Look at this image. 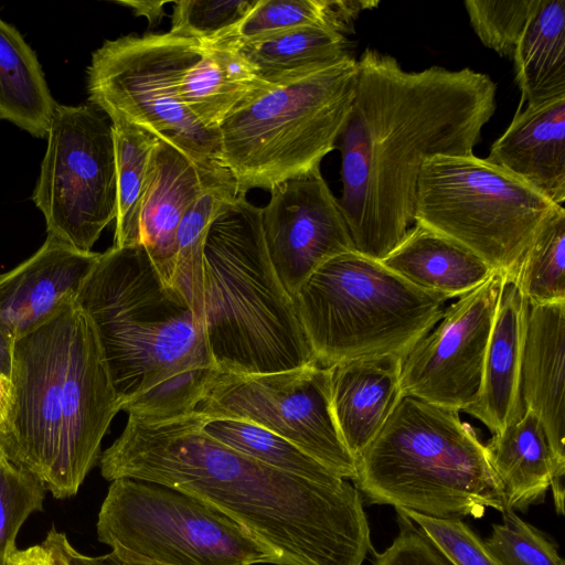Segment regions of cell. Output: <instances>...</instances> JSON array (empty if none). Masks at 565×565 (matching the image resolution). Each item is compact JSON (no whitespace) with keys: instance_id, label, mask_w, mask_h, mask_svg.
Segmentation results:
<instances>
[{"instance_id":"ee69618b","label":"cell","mask_w":565,"mask_h":565,"mask_svg":"<svg viewBox=\"0 0 565 565\" xmlns=\"http://www.w3.org/2000/svg\"><path fill=\"white\" fill-rule=\"evenodd\" d=\"M68 553L73 565H121L110 553L102 556H88L79 553L72 545Z\"/></svg>"},{"instance_id":"d6986e66","label":"cell","mask_w":565,"mask_h":565,"mask_svg":"<svg viewBox=\"0 0 565 565\" xmlns=\"http://www.w3.org/2000/svg\"><path fill=\"white\" fill-rule=\"evenodd\" d=\"M529 309L513 275L502 274L480 390L475 402L462 411L492 435L516 422L524 412L520 382Z\"/></svg>"},{"instance_id":"d6a6232c","label":"cell","mask_w":565,"mask_h":565,"mask_svg":"<svg viewBox=\"0 0 565 565\" xmlns=\"http://www.w3.org/2000/svg\"><path fill=\"white\" fill-rule=\"evenodd\" d=\"M258 0L174 1L170 32L212 44L233 36Z\"/></svg>"},{"instance_id":"4dcf8cb0","label":"cell","mask_w":565,"mask_h":565,"mask_svg":"<svg viewBox=\"0 0 565 565\" xmlns=\"http://www.w3.org/2000/svg\"><path fill=\"white\" fill-rule=\"evenodd\" d=\"M202 429L232 449L280 471L327 483L341 479L289 440L255 424L204 418Z\"/></svg>"},{"instance_id":"7c38bea8","label":"cell","mask_w":565,"mask_h":565,"mask_svg":"<svg viewBox=\"0 0 565 565\" xmlns=\"http://www.w3.org/2000/svg\"><path fill=\"white\" fill-rule=\"evenodd\" d=\"M32 200L47 235L92 252L116 217V161L111 124L94 106L56 104Z\"/></svg>"},{"instance_id":"6da1fadb","label":"cell","mask_w":565,"mask_h":565,"mask_svg":"<svg viewBox=\"0 0 565 565\" xmlns=\"http://www.w3.org/2000/svg\"><path fill=\"white\" fill-rule=\"evenodd\" d=\"M337 140L339 205L355 250L382 260L414 224L419 174L437 156L473 153L497 108V85L469 67L405 71L366 47Z\"/></svg>"},{"instance_id":"30bf717a","label":"cell","mask_w":565,"mask_h":565,"mask_svg":"<svg viewBox=\"0 0 565 565\" xmlns=\"http://www.w3.org/2000/svg\"><path fill=\"white\" fill-rule=\"evenodd\" d=\"M556 205L486 158L437 156L423 164L414 222L513 274Z\"/></svg>"},{"instance_id":"e0dca14e","label":"cell","mask_w":565,"mask_h":565,"mask_svg":"<svg viewBox=\"0 0 565 565\" xmlns=\"http://www.w3.org/2000/svg\"><path fill=\"white\" fill-rule=\"evenodd\" d=\"M228 168L222 160L199 164L159 139L150 158L140 212V244L172 286L178 227L205 188Z\"/></svg>"},{"instance_id":"f6af8a7d","label":"cell","mask_w":565,"mask_h":565,"mask_svg":"<svg viewBox=\"0 0 565 565\" xmlns=\"http://www.w3.org/2000/svg\"><path fill=\"white\" fill-rule=\"evenodd\" d=\"M3 456H4V452H3L2 447L0 445V458H2Z\"/></svg>"},{"instance_id":"603a6c76","label":"cell","mask_w":565,"mask_h":565,"mask_svg":"<svg viewBox=\"0 0 565 565\" xmlns=\"http://www.w3.org/2000/svg\"><path fill=\"white\" fill-rule=\"evenodd\" d=\"M380 262L414 286L447 300L466 295L497 273L462 245L415 222Z\"/></svg>"},{"instance_id":"8fae6325","label":"cell","mask_w":565,"mask_h":565,"mask_svg":"<svg viewBox=\"0 0 565 565\" xmlns=\"http://www.w3.org/2000/svg\"><path fill=\"white\" fill-rule=\"evenodd\" d=\"M201 47L196 40L170 31L105 41L87 68L88 99L111 122L171 142L199 164L221 160L218 134L191 115L178 92Z\"/></svg>"},{"instance_id":"4316f807","label":"cell","mask_w":565,"mask_h":565,"mask_svg":"<svg viewBox=\"0 0 565 565\" xmlns=\"http://www.w3.org/2000/svg\"><path fill=\"white\" fill-rule=\"evenodd\" d=\"M56 104L35 53L20 32L0 18V118L42 138Z\"/></svg>"},{"instance_id":"8d00e7d4","label":"cell","mask_w":565,"mask_h":565,"mask_svg":"<svg viewBox=\"0 0 565 565\" xmlns=\"http://www.w3.org/2000/svg\"><path fill=\"white\" fill-rule=\"evenodd\" d=\"M213 370L200 367L172 376L125 404L121 411L153 417L193 412Z\"/></svg>"},{"instance_id":"277c9868","label":"cell","mask_w":565,"mask_h":565,"mask_svg":"<svg viewBox=\"0 0 565 565\" xmlns=\"http://www.w3.org/2000/svg\"><path fill=\"white\" fill-rule=\"evenodd\" d=\"M202 318L214 369L266 374L317 364L294 298L269 259L260 207L238 195L209 226Z\"/></svg>"},{"instance_id":"ffe728a7","label":"cell","mask_w":565,"mask_h":565,"mask_svg":"<svg viewBox=\"0 0 565 565\" xmlns=\"http://www.w3.org/2000/svg\"><path fill=\"white\" fill-rule=\"evenodd\" d=\"M565 301L530 305L521 364L524 411L541 422L556 459L565 463Z\"/></svg>"},{"instance_id":"8992f818","label":"cell","mask_w":565,"mask_h":565,"mask_svg":"<svg viewBox=\"0 0 565 565\" xmlns=\"http://www.w3.org/2000/svg\"><path fill=\"white\" fill-rule=\"evenodd\" d=\"M75 301L94 327L120 411L172 376L214 369L202 323L141 244L100 253Z\"/></svg>"},{"instance_id":"ab89813d","label":"cell","mask_w":565,"mask_h":565,"mask_svg":"<svg viewBox=\"0 0 565 565\" xmlns=\"http://www.w3.org/2000/svg\"><path fill=\"white\" fill-rule=\"evenodd\" d=\"M70 546L66 534L53 525L40 544L17 548L4 558L2 565H73Z\"/></svg>"},{"instance_id":"5bb4252c","label":"cell","mask_w":565,"mask_h":565,"mask_svg":"<svg viewBox=\"0 0 565 565\" xmlns=\"http://www.w3.org/2000/svg\"><path fill=\"white\" fill-rule=\"evenodd\" d=\"M502 274L446 306L441 318L406 354L403 396L462 412L478 396Z\"/></svg>"},{"instance_id":"9a60e30c","label":"cell","mask_w":565,"mask_h":565,"mask_svg":"<svg viewBox=\"0 0 565 565\" xmlns=\"http://www.w3.org/2000/svg\"><path fill=\"white\" fill-rule=\"evenodd\" d=\"M260 207V223L271 265L294 298L320 266L356 252L338 202L320 167L276 184Z\"/></svg>"},{"instance_id":"d590c367","label":"cell","mask_w":565,"mask_h":565,"mask_svg":"<svg viewBox=\"0 0 565 565\" xmlns=\"http://www.w3.org/2000/svg\"><path fill=\"white\" fill-rule=\"evenodd\" d=\"M535 0H467L470 24L482 44L512 58Z\"/></svg>"},{"instance_id":"d4e9b609","label":"cell","mask_w":565,"mask_h":565,"mask_svg":"<svg viewBox=\"0 0 565 565\" xmlns=\"http://www.w3.org/2000/svg\"><path fill=\"white\" fill-rule=\"evenodd\" d=\"M511 60L518 109L565 95V0H535Z\"/></svg>"},{"instance_id":"7bdbcfd3","label":"cell","mask_w":565,"mask_h":565,"mask_svg":"<svg viewBox=\"0 0 565 565\" xmlns=\"http://www.w3.org/2000/svg\"><path fill=\"white\" fill-rule=\"evenodd\" d=\"M11 402V383L10 380L0 376V436H2L8 426L9 412Z\"/></svg>"},{"instance_id":"7a4b0ae2","label":"cell","mask_w":565,"mask_h":565,"mask_svg":"<svg viewBox=\"0 0 565 565\" xmlns=\"http://www.w3.org/2000/svg\"><path fill=\"white\" fill-rule=\"evenodd\" d=\"M195 411L128 414L100 455L102 476L157 482L220 509L269 548L277 565H363L372 551L362 495L347 479L319 482L256 461L207 435Z\"/></svg>"},{"instance_id":"e575fe53","label":"cell","mask_w":565,"mask_h":565,"mask_svg":"<svg viewBox=\"0 0 565 565\" xmlns=\"http://www.w3.org/2000/svg\"><path fill=\"white\" fill-rule=\"evenodd\" d=\"M487 551L502 565H565L556 545L515 511L502 512L483 541Z\"/></svg>"},{"instance_id":"3957f363","label":"cell","mask_w":565,"mask_h":565,"mask_svg":"<svg viewBox=\"0 0 565 565\" xmlns=\"http://www.w3.org/2000/svg\"><path fill=\"white\" fill-rule=\"evenodd\" d=\"M4 456L56 499L75 495L120 411L94 327L75 300L14 341Z\"/></svg>"},{"instance_id":"9c48e42d","label":"cell","mask_w":565,"mask_h":565,"mask_svg":"<svg viewBox=\"0 0 565 565\" xmlns=\"http://www.w3.org/2000/svg\"><path fill=\"white\" fill-rule=\"evenodd\" d=\"M98 541L126 565H277L275 554L206 501L157 482L110 481Z\"/></svg>"},{"instance_id":"83f0119b","label":"cell","mask_w":565,"mask_h":565,"mask_svg":"<svg viewBox=\"0 0 565 565\" xmlns=\"http://www.w3.org/2000/svg\"><path fill=\"white\" fill-rule=\"evenodd\" d=\"M376 6L362 0H258L237 32L215 43L237 44L302 26H324L348 36L360 14Z\"/></svg>"},{"instance_id":"cb8c5ba5","label":"cell","mask_w":565,"mask_h":565,"mask_svg":"<svg viewBox=\"0 0 565 565\" xmlns=\"http://www.w3.org/2000/svg\"><path fill=\"white\" fill-rule=\"evenodd\" d=\"M254 66L233 46L202 44L199 57L179 82V97L191 115L209 131L267 89Z\"/></svg>"},{"instance_id":"44dd1931","label":"cell","mask_w":565,"mask_h":565,"mask_svg":"<svg viewBox=\"0 0 565 565\" xmlns=\"http://www.w3.org/2000/svg\"><path fill=\"white\" fill-rule=\"evenodd\" d=\"M502 486L507 509L526 511L552 490L556 512L564 513L565 463L558 461L539 418L530 411L484 444Z\"/></svg>"},{"instance_id":"52a82bcc","label":"cell","mask_w":565,"mask_h":565,"mask_svg":"<svg viewBox=\"0 0 565 565\" xmlns=\"http://www.w3.org/2000/svg\"><path fill=\"white\" fill-rule=\"evenodd\" d=\"M294 301L317 364L329 367L372 356L404 359L439 321L447 299L350 252L320 266Z\"/></svg>"},{"instance_id":"f35d334b","label":"cell","mask_w":565,"mask_h":565,"mask_svg":"<svg viewBox=\"0 0 565 565\" xmlns=\"http://www.w3.org/2000/svg\"><path fill=\"white\" fill-rule=\"evenodd\" d=\"M396 512L398 533L388 547L374 554V565H456L416 523Z\"/></svg>"},{"instance_id":"bcb514c9","label":"cell","mask_w":565,"mask_h":565,"mask_svg":"<svg viewBox=\"0 0 565 565\" xmlns=\"http://www.w3.org/2000/svg\"><path fill=\"white\" fill-rule=\"evenodd\" d=\"M120 563V562H119ZM121 564V563H120ZM121 565H126V564H121Z\"/></svg>"},{"instance_id":"74e56055","label":"cell","mask_w":565,"mask_h":565,"mask_svg":"<svg viewBox=\"0 0 565 565\" xmlns=\"http://www.w3.org/2000/svg\"><path fill=\"white\" fill-rule=\"evenodd\" d=\"M401 511L456 565H502L487 551L483 541L461 520L435 519L412 511Z\"/></svg>"},{"instance_id":"5b68a950","label":"cell","mask_w":565,"mask_h":565,"mask_svg":"<svg viewBox=\"0 0 565 565\" xmlns=\"http://www.w3.org/2000/svg\"><path fill=\"white\" fill-rule=\"evenodd\" d=\"M459 413L403 396L356 458L360 493L372 504L435 519L508 510L486 445Z\"/></svg>"},{"instance_id":"7402d4cb","label":"cell","mask_w":565,"mask_h":565,"mask_svg":"<svg viewBox=\"0 0 565 565\" xmlns=\"http://www.w3.org/2000/svg\"><path fill=\"white\" fill-rule=\"evenodd\" d=\"M402 362V358L383 355L330 366L332 412L341 437L355 460L403 397Z\"/></svg>"},{"instance_id":"f1b7e54d","label":"cell","mask_w":565,"mask_h":565,"mask_svg":"<svg viewBox=\"0 0 565 565\" xmlns=\"http://www.w3.org/2000/svg\"><path fill=\"white\" fill-rule=\"evenodd\" d=\"M237 196L234 177L226 170L205 188L178 227L172 287L185 298L202 326L203 250L206 234L217 213Z\"/></svg>"},{"instance_id":"ba28073f","label":"cell","mask_w":565,"mask_h":565,"mask_svg":"<svg viewBox=\"0 0 565 565\" xmlns=\"http://www.w3.org/2000/svg\"><path fill=\"white\" fill-rule=\"evenodd\" d=\"M358 63L347 58L291 81L270 85L217 129L220 156L238 195L320 167L335 149L350 114Z\"/></svg>"},{"instance_id":"b9f144b4","label":"cell","mask_w":565,"mask_h":565,"mask_svg":"<svg viewBox=\"0 0 565 565\" xmlns=\"http://www.w3.org/2000/svg\"><path fill=\"white\" fill-rule=\"evenodd\" d=\"M15 339L0 329V376L10 380Z\"/></svg>"},{"instance_id":"ac0fdd59","label":"cell","mask_w":565,"mask_h":565,"mask_svg":"<svg viewBox=\"0 0 565 565\" xmlns=\"http://www.w3.org/2000/svg\"><path fill=\"white\" fill-rule=\"evenodd\" d=\"M486 159L552 203L563 206L565 95L516 109Z\"/></svg>"},{"instance_id":"4fadbf2b","label":"cell","mask_w":565,"mask_h":565,"mask_svg":"<svg viewBox=\"0 0 565 565\" xmlns=\"http://www.w3.org/2000/svg\"><path fill=\"white\" fill-rule=\"evenodd\" d=\"M206 419L255 424L289 440L335 475L353 481L356 460L331 405V367L318 364L266 374L213 370L194 409Z\"/></svg>"},{"instance_id":"836d02e7","label":"cell","mask_w":565,"mask_h":565,"mask_svg":"<svg viewBox=\"0 0 565 565\" xmlns=\"http://www.w3.org/2000/svg\"><path fill=\"white\" fill-rule=\"evenodd\" d=\"M44 484L32 473L0 458V565L15 551L17 535L34 512L43 510Z\"/></svg>"},{"instance_id":"1f68e13d","label":"cell","mask_w":565,"mask_h":565,"mask_svg":"<svg viewBox=\"0 0 565 565\" xmlns=\"http://www.w3.org/2000/svg\"><path fill=\"white\" fill-rule=\"evenodd\" d=\"M512 275L529 305L565 301V210L543 225Z\"/></svg>"},{"instance_id":"60d3db41","label":"cell","mask_w":565,"mask_h":565,"mask_svg":"<svg viewBox=\"0 0 565 565\" xmlns=\"http://www.w3.org/2000/svg\"><path fill=\"white\" fill-rule=\"evenodd\" d=\"M116 3L130 8L137 17H145L150 28L158 25L164 15L168 1L119 0Z\"/></svg>"},{"instance_id":"2e32d148","label":"cell","mask_w":565,"mask_h":565,"mask_svg":"<svg viewBox=\"0 0 565 565\" xmlns=\"http://www.w3.org/2000/svg\"><path fill=\"white\" fill-rule=\"evenodd\" d=\"M99 255L47 235L30 258L0 274V329L18 339L75 300Z\"/></svg>"},{"instance_id":"484cf974","label":"cell","mask_w":565,"mask_h":565,"mask_svg":"<svg viewBox=\"0 0 565 565\" xmlns=\"http://www.w3.org/2000/svg\"><path fill=\"white\" fill-rule=\"evenodd\" d=\"M222 44L236 49L254 66L257 75L270 85L353 57L348 36L324 26H302L237 44Z\"/></svg>"},{"instance_id":"f546056e","label":"cell","mask_w":565,"mask_h":565,"mask_svg":"<svg viewBox=\"0 0 565 565\" xmlns=\"http://www.w3.org/2000/svg\"><path fill=\"white\" fill-rule=\"evenodd\" d=\"M111 127L117 186L113 246L138 245L140 244V212L149 163L159 139L122 122H111Z\"/></svg>"}]
</instances>
